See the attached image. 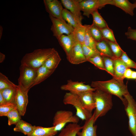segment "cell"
I'll use <instances>...</instances> for the list:
<instances>
[{
    "mask_svg": "<svg viewBox=\"0 0 136 136\" xmlns=\"http://www.w3.org/2000/svg\"><path fill=\"white\" fill-rule=\"evenodd\" d=\"M91 86L96 89H99L119 97L123 103L124 96L129 92L127 86L123 81L114 78L105 81H92Z\"/></svg>",
    "mask_w": 136,
    "mask_h": 136,
    "instance_id": "cell-1",
    "label": "cell"
},
{
    "mask_svg": "<svg viewBox=\"0 0 136 136\" xmlns=\"http://www.w3.org/2000/svg\"><path fill=\"white\" fill-rule=\"evenodd\" d=\"M55 50L54 48L35 50L23 56L21 60V65L38 69L44 64L46 59Z\"/></svg>",
    "mask_w": 136,
    "mask_h": 136,
    "instance_id": "cell-2",
    "label": "cell"
},
{
    "mask_svg": "<svg viewBox=\"0 0 136 136\" xmlns=\"http://www.w3.org/2000/svg\"><path fill=\"white\" fill-rule=\"evenodd\" d=\"M95 104L93 113L95 122L99 117L105 116L113 107L112 95L101 90L96 89L93 93Z\"/></svg>",
    "mask_w": 136,
    "mask_h": 136,
    "instance_id": "cell-3",
    "label": "cell"
},
{
    "mask_svg": "<svg viewBox=\"0 0 136 136\" xmlns=\"http://www.w3.org/2000/svg\"><path fill=\"white\" fill-rule=\"evenodd\" d=\"M19 69L18 85L22 90L29 91L33 86L37 75L38 69L21 65Z\"/></svg>",
    "mask_w": 136,
    "mask_h": 136,
    "instance_id": "cell-4",
    "label": "cell"
},
{
    "mask_svg": "<svg viewBox=\"0 0 136 136\" xmlns=\"http://www.w3.org/2000/svg\"><path fill=\"white\" fill-rule=\"evenodd\" d=\"M63 102L65 105H73L76 110V115L82 120H87L93 115L84 108L78 95L69 92L66 93L64 96Z\"/></svg>",
    "mask_w": 136,
    "mask_h": 136,
    "instance_id": "cell-5",
    "label": "cell"
},
{
    "mask_svg": "<svg viewBox=\"0 0 136 136\" xmlns=\"http://www.w3.org/2000/svg\"><path fill=\"white\" fill-rule=\"evenodd\" d=\"M124 97L123 104L128 118L129 129L133 136H136V102L129 92Z\"/></svg>",
    "mask_w": 136,
    "mask_h": 136,
    "instance_id": "cell-6",
    "label": "cell"
},
{
    "mask_svg": "<svg viewBox=\"0 0 136 136\" xmlns=\"http://www.w3.org/2000/svg\"><path fill=\"white\" fill-rule=\"evenodd\" d=\"M79 119L76 115H74L71 111L59 110L56 112L54 116L53 125L55 130L58 132L61 131L67 123H78Z\"/></svg>",
    "mask_w": 136,
    "mask_h": 136,
    "instance_id": "cell-7",
    "label": "cell"
},
{
    "mask_svg": "<svg viewBox=\"0 0 136 136\" xmlns=\"http://www.w3.org/2000/svg\"><path fill=\"white\" fill-rule=\"evenodd\" d=\"M112 0H82L80 5L83 15L89 18L94 11L101 9L108 4L111 5Z\"/></svg>",
    "mask_w": 136,
    "mask_h": 136,
    "instance_id": "cell-8",
    "label": "cell"
},
{
    "mask_svg": "<svg viewBox=\"0 0 136 136\" xmlns=\"http://www.w3.org/2000/svg\"><path fill=\"white\" fill-rule=\"evenodd\" d=\"M49 16L52 23L51 30L53 36L57 39L64 34L68 35L73 32L74 28L69 24L50 15Z\"/></svg>",
    "mask_w": 136,
    "mask_h": 136,
    "instance_id": "cell-9",
    "label": "cell"
},
{
    "mask_svg": "<svg viewBox=\"0 0 136 136\" xmlns=\"http://www.w3.org/2000/svg\"><path fill=\"white\" fill-rule=\"evenodd\" d=\"M60 89L62 90L67 91L77 95L85 91H94L96 90L89 85L85 84L84 82L74 81L71 80H67L66 84L61 86Z\"/></svg>",
    "mask_w": 136,
    "mask_h": 136,
    "instance_id": "cell-10",
    "label": "cell"
},
{
    "mask_svg": "<svg viewBox=\"0 0 136 136\" xmlns=\"http://www.w3.org/2000/svg\"><path fill=\"white\" fill-rule=\"evenodd\" d=\"M44 3L46 11L49 15L63 22L62 13L64 9L60 2L58 0H44Z\"/></svg>",
    "mask_w": 136,
    "mask_h": 136,
    "instance_id": "cell-11",
    "label": "cell"
},
{
    "mask_svg": "<svg viewBox=\"0 0 136 136\" xmlns=\"http://www.w3.org/2000/svg\"><path fill=\"white\" fill-rule=\"evenodd\" d=\"M66 58L70 63L73 64H77L87 61L83 53L82 45L78 42L74 44Z\"/></svg>",
    "mask_w": 136,
    "mask_h": 136,
    "instance_id": "cell-12",
    "label": "cell"
},
{
    "mask_svg": "<svg viewBox=\"0 0 136 136\" xmlns=\"http://www.w3.org/2000/svg\"><path fill=\"white\" fill-rule=\"evenodd\" d=\"M28 91L22 90L18 85L14 104L21 116H24L26 112L28 103Z\"/></svg>",
    "mask_w": 136,
    "mask_h": 136,
    "instance_id": "cell-13",
    "label": "cell"
},
{
    "mask_svg": "<svg viewBox=\"0 0 136 136\" xmlns=\"http://www.w3.org/2000/svg\"><path fill=\"white\" fill-rule=\"evenodd\" d=\"M82 0H61L62 4L68 10L81 22L83 17L81 12L80 3Z\"/></svg>",
    "mask_w": 136,
    "mask_h": 136,
    "instance_id": "cell-14",
    "label": "cell"
},
{
    "mask_svg": "<svg viewBox=\"0 0 136 136\" xmlns=\"http://www.w3.org/2000/svg\"><path fill=\"white\" fill-rule=\"evenodd\" d=\"M94 114L89 119L85 121L82 126V130L79 132L77 135L78 136H97V126L94 125Z\"/></svg>",
    "mask_w": 136,
    "mask_h": 136,
    "instance_id": "cell-15",
    "label": "cell"
},
{
    "mask_svg": "<svg viewBox=\"0 0 136 136\" xmlns=\"http://www.w3.org/2000/svg\"><path fill=\"white\" fill-rule=\"evenodd\" d=\"M57 39L65 52L66 57H67L74 45L77 42L73 33L68 35H62Z\"/></svg>",
    "mask_w": 136,
    "mask_h": 136,
    "instance_id": "cell-16",
    "label": "cell"
},
{
    "mask_svg": "<svg viewBox=\"0 0 136 136\" xmlns=\"http://www.w3.org/2000/svg\"><path fill=\"white\" fill-rule=\"evenodd\" d=\"M93 92L85 91L78 95L84 108L87 111L91 113L95 107L93 96Z\"/></svg>",
    "mask_w": 136,
    "mask_h": 136,
    "instance_id": "cell-17",
    "label": "cell"
},
{
    "mask_svg": "<svg viewBox=\"0 0 136 136\" xmlns=\"http://www.w3.org/2000/svg\"><path fill=\"white\" fill-rule=\"evenodd\" d=\"M113 60L114 75V76L113 78L123 81L125 78V72L126 70L128 68L120 58L116 57L113 59Z\"/></svg>",
    "mask_w": 136,
    "mask_h": 136,
    "instance_id": "cell-18",
    "label": "cell"
},
{
    "mask_svg": "<svg viewBox=\"0 0 136 136\" xmlns=\"http://www.w3.org/2000/svg\"><path fill=\"white\" fill-rule=\"evenodd\" d=\"M111 5L120 8L126 13L132 16L134 15L133 11L136 8L134 3H131L127 0H112Z\"/></svg>",
    "mask_w": 136,
    "mask_h": 136,
    "instance_id": "cell-19",
    "label": "cell"
},
{
    "mask_svg": "<svg viewBox=\"0 0 136 136\" xmlns=\"http://www.w3.org/2000/svg\"><path fill=\"white\" fill-rule=\"evenodd\" d=\"M54 126L43 127L34 126L32 132L27 136H53L57 133L55 130Z\"/></svg>",
    "mask_w": 136,
    "mask_h": 136,
    "instance_id": "cell-20",
    "label": "cell"
},
{
    "mask_svg": "<svg viewBox=\"0 0 136 136\" xmlns=\"http://www.w3.org/2000/svg\"><path fill=\"white\" fill-rule=\"evenodd\" d=\"M82 127L77 123H70L62 129L57 136H76Z\"/></svg>",
    "mask_w": 136,
    "mask_h": 136,
    "instance_id": "cell-21",
    "label": "cell"
},
{
    "mask_svg": "<svg viewBox=\"0 0 136 136\" xmlns=\"http://www.w3.org/2000/svg\"><path fill=\"white\" fill-rule=\"evenodd\" d=\"M61 60L58 52L55 50L53 53L46 59L44 65L49 70L55 71Z\"/></svg>",
    "mask_w": 136,
    "mask_h": 136,
    "instance_id": "cell-22",
    "label": "cell"
},
{
    "mask_svg": "<svg viewBox=\"0 0 136 136\" xmlns=\"http://www.w3.org/2000/svg\"><path fill=\"white\" fill-rule=\"evenodd\" d=\"M62 16L63 19L74 28L82 24V23L69 11L66 9L62 10Z\"/></svg>",
    "mask_w": 136,
    "mask_h": 136,
    "instance_id": "cell-23",
    "label": "cell"
},
{
    "mask_svg": "<svg viewBox=\"0 0 136 136\" xmlns=\"http://www.w3.org/2000/svg\"><path fill=\"white\" fill-rule=\"evenodd\" d=\"M54 71L49 70L43 64L38 69L37 75L33 86L45 80Z\"/></svg>",
    "mask_w": 136,
    "mask_h": 136,
    "instance_id": "cell-24",
    "label": "cell"
},
{
    "mask_svg": "<svg viewBox=\"0 0 136 136\" xmlns=\"http://www.w3.org/2000/svg\"><path fill=\"white\" fill-rule=\"evenodd\" d=\"M96 47L101 53V56L102 55L106 56L113 59L116 57L112 53L109 45L105 40L97 42Z\"/></svg>",
    "mask_w": 136,
    "mask_h": 136,
    "instance_id": "cell-25",
    "label": "cell"
},
{
    "mask_svg": "<svg viewBox=\"0 0 136 136\" xmlns=\"http://www.w3.org/2000/svg\"><path fill=\"white\" fill-rule=\"evenodd\" d=\"M33 128L34 126L21 120L15 125L13 130L15 131L20 132L27 135L32 132Z\"/></svg>",
    "mask_w": 136,
    "mask_h": 136,
    "instance_id": "cell-26",
    "label": "cell"
},
{
    "mask_svg": "<svg viewBox=\"0 0 136 136\" xmlns=\"http://www.w3.org/2000/svg\"><path fill=\"white\" fill-rule=\"evenodd\" d=\"M17 86L15 87L7 88L0 91L4 98L6 104H14Z\"/></svg>",
    "mask_w": 136,
    "mask_h": 136,
    "instance_id": "cell-27",
    "label": "cell"
},
{
    "mask_svg": "<svg viewBox=\"0 0 136 136\" xmlns=\"http://www.w3.org/2000/svg\"><path fill=\"white\" fill-rule=\"evenodd\" d=\"M87 25L81 24L74 28L72 33L76 41L82 45L84 44Z\"/></svg>",
    "mask_w": 136,
    "mask_h": 136,
    "instance_id": "cell-28",
    "label": "cell"
},
{
    "mask_svg": "<svg viewBox=\"0 0 136 136\" xmlns=\"http://www.w3.org/2000/svg\"><path fill=\"white\" fill-rule=\"evenodd\" d=\"M91 14L93 19V23L99 29H101L108 26L107 22L100 15L98 10L93 11Z\"/></svg>",
    "mask_w": 136,
    "mask_h": 136,
    "instance_id": "cell-29",
    "label": "cell"
},
{
    "mask_svg": "<svg viewBox=\"0 0 136 136\" xmlns=\"http://www.w3.org/2000/svg\"><path fill=\"white\" fill-rule=\"evenodd\" d=\"M89 25H87L83 44L89 48L97 50L96 47L97 42L94 39L90 33L89 30Z\"/></svg>",
    "mask_w": 136,
    "mask_h": 136,
    "instance_id": "cell-30",
    "label": "cell"
},
{
    "mask_svg": "<svg viewBox=\"0 0 136 136\" xmlns=\"http://www.w3.org/2000/svg\"><path fill=\"white\" fill-rule=\"evenodd\" d=\"M21 116L17 109L11 111L7 116L8 119V125L10 126L14 124L16 125L21 120Z\"/></svg>",
    "mask_w": 136,
    "mask_h": 136,
    "instance_id": "cell-31",
    "label": "cell"
},
{
    "mask_svg": "<svg viewBox=\"0 0 136 136\" xmlns=\"http://www.w3.org/2000/svg\"><path fill=\"white\" fill-rule=\"evenodd\" d=\"M102 57L106 71L111 75L113 77L114 76V65L113 59L111 58L104 55Z\"/></svg>",
    "mask_w": 136,
    "mask_h": 136,
    "instance_id": "cell-32",
    "label": "cell"
},
{
    "mask_svg": "<svg viewBox=\"0 0 136 136\" xmlns=\"http://www.w3.org/2000/svg\"><path fill=\"white\" fill-rule=\"evenodd\" d=\"M89 30L91 35L96 42H98L103 40L100 29L93 23L89 25Z\"/></svg>",
    "mask_w": 136,
    "mask_h": 136,
    "instance_id": "cell-33",
    "label": "cell"
},
{
    "mask_svg": "<svg viewBox=\"0 0 136 136\" xmlns=\"http://www.w3.org/2000/svg\"><path fill=\"white\" fill-rule=\"evenodd\" d=\"M17 86L10 81L5 75L0 73V91Z\"/></svg>",
    "mask_w": 136,
    "mask_h": 136,
    "instance_id": "cell-34",
    "label": "cell"
},
{
    "mask_svg": "<svg viewBox=\"0 0 136 136\" xmlns=\"http://www.w3.org/2000/svg\"><path fill=\"white\" fill-rule=\"evenodd\" d=\"M104 40L108 44L115 56L117 58H120L123 51L121 49L119 44L118 43H115L106 40Z\"/></svg>",
    "mask_w": 136,
    "mask_h": 136,
    "instance_id": "cell-35",
    "label": "cell"
},
{
    "mask_svg": "<svg viewBox=\"0 0 136 136\" xmlns=\"http://www.w3.org/2000/svg\"><path fill=\"white\" fill-rule=\"evenodd\" d=\"M104 39L118 43L114 37L113 31L108 26L100 29Z\"/></svg>",
    "mask_w": 136,
    "mask_h": 136,
    "instance_id": "cell-36",
    "label": "cell"
},
{
    "mask_svg": "<svg viewBox=\"0 0 136 136\" xmlns=\"http://www.w3.org/2000/svg\"><path fill=\"white\" fill-rule=\"evenodd\" d=\"M87 60L99 69L106 71L103 60L101 55L95 56L89 58Z\"/></svg>",
    "mask_w": 136,
    "mask_h": 136,
    "instance_id": "cell-37",
    "label": "cell"
},
{
    "mask_svg": "<svg viewBox=\"0 0 136 136\" xmlns=\"http://www.w3.org/2000/svg\"><path fill=\"white\" fill-rule=\"evenodd\" d=\"M17 109L14 103H8L0 106V116H6L11 111Z\"/></svg>",
    "mask_w": 136,
    "mask_h": 136,
    "instance_id": "cell-38",
    "label": "cell"
},
{
    "mask_svg": "<svg viewBox=\"0 0 136 136\" xmlns=\"http://www.w3.org/2000/svg\"><path fill=\"white\" fill-rule=\"evenodd\" d=\"M82 45L83 53L87 60L89 58L96 55H100L101 56V53L97 50L91 49L84 44Z\"/></svg>",
    "mask_w": 136,
    "mask_h": 136,
    "instance_id": "cell-39",
    "label": "cell"
},
{
    "mask_svg": "<svg viewBox=\"0 0 136 136\" xmlns=\"http://www.w3.org/2000/svg\"><path fill=\"white\" fill-rule=\"evenodd\" d=\"M124 62L128 68L136 69V63L131 59L124 51L120 58Z\"/></svg>",
    "mask_w": 136,
    "mask_h": 136,
    "instance_id": "cell-40",
    "label": "cell"
},
{
    "mask_svg": "<svg viewBox=\"0 0 136 136\" xmlns=\"http://www.w3.org/2000/svg\"><path fill=\"white\" fill-rule=\"evenodd\" d=\"M125 34L127 39L136 41V29L129 27Z\"/></svg>",
    "mask_w": 136,
    "mask_h": 136,
    "instance_id": "cell-41",
    "label": "cell"
},
{
    "mask_svg": "<svg viewBox=\"0 0 136 136\" xmlns=\"http://www.w3.org/2000/svg\"><path fill=\"white\" fill-rule=\"evenodd\" d=\"M132 71L130 69H127L126 70L124 74L125 78L130 79Z\"/></svg>",
    "mask_w": 136,
    "mask_h": 136,
    "instance_id": "cell-42",
    "label": "cell"
},
{
    "mask_svg": "<svg viewBox=\"0 0 136 136\" xmlns=\"http://www.w3.org/2000/svg\"><path fill=\"white\" fill-rule=\"evenodd\" d=\"M6 104L4 98L1 92L0 91V106Z\"/></svg>",
    "mask_w": 136,
    "mask_h": 136,
    "instance_id": "cell-43",
    "label": "cell"
},
{
    "mask_svg": "<svg viewBox=\"0 0 136 136\" xmlns=\"http://www.w3.org/2000/svg\"><path fill=\"white\" fill-rule=\"evenodd\" d=\"M5 57V55L1 52H0V62L2 63L3 62Z\"/></svg>",
    "mask_w": 136,
    "mask_h": 136,
    "instance_id": "cell-44",
    "label": "cell"
},
{
    "mask_svg": "<svg viewBox=\"0 0 136 136\" xmlns=\"http://www.w3.org/2000/svg\"><path fill=\"white\" fill-rule=\"evenodd\" d=\"M130 79H135V80H136V71H132Z\"/></svg>",
    "mask_w": 136,
    "mask_h": 136,
    "instance_id": "cell-45",
    "label": "cell"
},
{
    "mask_svg": "<svg viewBox=\"0 0 136 136\" xmlns=\"http://www.w3.org/2000/svg\"><path fill=\"white\" fill-rule=\"evenodd\" d=\"M3 28L2 26H0V39L1 38L3 32Z\"/></svg>",
    "mask_w": 136,
    "mask_h": 136,
    "instance_id": "cell-46",
    "label": "cell"
},
{
    "mask_svg": "<svg viewBox=\"0 0 136 136\" xmlns=\"http://www.w3.org/2000/svg\"><path fill=\"white\" fill-rule=\"evenodd\" d=\"M135 3V4L136 5V1H135V2H134V3Z\"/></svg>",
    "mask_w": 136,
    "mask_h": 136,
    "instance_id": "cell-47",
    "label": "cell"
},
{
    "mask_svg": "<svg viewBox=\"0 0 136 136\" xmlns=\"http://www.w3.org/2000/svg\"><path fill=\"white\" fill-rule=\"evenodd\" d=\"M135 80V81H136V80Z\"/></svg>",
    "mask_w": 136,
    "mask_h": 136,
    "instance_id": "cell-48",
    "label": "cell"
}]
</instances>
